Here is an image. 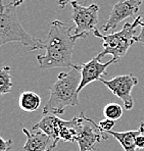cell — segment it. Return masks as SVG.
<instances>
[{"label":"cell","instance_id":"7c38bea8","mask_svg":"<svg viewBox=\"0 0 144 151\" xmlns=\"http://www.w3.org/2000/svg\"><path fill=\"white\" fill-rule=\"evenodd\" d=\"M106 134L112 136L117 141L121 144L124 151H136V138L140 134H143L140 130H130L125 132H117V131H110Z\"/></svg>","mask_w":144,"mask_h":151},{"label":"cell","instance_id":"e0dca14e","mask_svg":"<svg viewBox=\"0 0 144 151\" xmlns=\"http://www.w3.org/2000/svg\"><path fill=\"white\" fill-rule=\"evenodd\" d=\"M12 149V140L0 138V151H10Z\"/></svg>","mask_w":144,"mask_h":151},{"label":"cell","instance_id":"4fadbf2b","mask_svg":"<svg viewBox=\"0 0 144 151\" xmlns=\"http://www.w3.org/2000/svg\"><path fill=\"white\" fill-rule=\"evenodd\" d=\"M41 104V97L33 91H24L19 95V105L24 111H36Z\"/></svg>","mask_w":144,"mask_h":151},{"label":"cell","instance_id":"d6986e66","mask_svg":"<svg viewBox=\"0 0 144 151\" xmlns=\"http://www.w3.org/2000/svg\"><path fill=\"white\" fill-rule=\"evenodd\" d=\"M136 147L139 148V149L144 148V134H140L136 138Z\"/></svg>","mask_w":144,"mask_h":151},{"label":"cell","instance_id":"9c48e42d","mask_svg":"<svg viewBox=\"0 0 144 151\" xmlns=\"http://www.w3.org/2000/svg\"><path fill=\"white\" fill-rule=\"evenodd\" d=\"M116 60L112 58L109 61L105 63H100V59L98 56H95L91 60H89L86 63L82 64H76L77 68L81 72V83H80L78 92L80 93L87 85L95 81H100L102 79V76L106 75V68L110 65V64L114 63Z\"/></svg>","mask_w":144,"mask_h":151},{"label":"cell","instance_id":"277c9868","mask_svg":"<svg viewBox=\"0 0 144 151\" xmlns=\"http://www.w3.org/2000/svg\"><path fill=\"white\" fill-rule=\"evenodd\" d=\"M139 26H142L141 17H137L132 24L126 23L121 31L114 34L102 35L97 29L93 31L94 36L100 38L103 41V49L97 55L98 58L101 59L105 55H112V58L118 63L122 57L127 54L130 47L135 43V33Z\"/></svg>","mask_w":144,"mask_h":151},{"label":"cell","instance_id":"3957f363","mask_svg":"<svg viewBox=\"0 0 144 151\" xmlns=\"http://www.w3.org/2000/svg\"><path fill=\"white\" fill-rule=\"evenodd\" d=\"M40 39L31 36L21 25L17 14V7L12 2L8 4L1 0V13H0V45L10 42H19L22 45L29 47L30 50L39 43Z\"/></svg>","mask_w":144,"mask_h":151},{"label":"cell","instance_id":"ffe728a7","mask_svg":"<svg viewBox=\"0 0 144 151\" xmlns=\"http://www.w3.org/2000/svg\"><path fill=\"white\" fill-rule=\"evenodd\" d=\"M72 1H74V0H57V4L60 8H65L68 5V3H71ZM85 1H88V0H85Z\"/></svg>","mask_w":144,"mask_h":151},{"label":"cell","instance_id":"30bf717a","mask_svg":"<svg viewBox=\"0 0 144 151\" xmlns=\"http://www.w3.org/2000/svg\"><path fill=\"white\" fill-rule=\"evenodd\" d=\"M23 132L27 137L24 151H52L57 145V141L40 130H32L30 132L23 127Z\"/></svg>","mask_w":144,"mask_h":151},{"label":"cell","instance_id":"5b68a950","mask_svg":"<svg viewBox=\"0 0 144 151\" xmlns=\"http://www.w3.org/2000/svg\"><path fill=\"white\" fill-rule=\"evenodd\" d=\"M72 21L75 23L74 35L78 39H85L90 31L96 30L98 24L99 6L93 3L89 6H82L76 0L71 2Z\"/></svg>","mask_w":144,"mask_h":151},{"label":"cell","instance_id":"44dd1931","mask_svg":"<svg viewBox=\"0 0 144 151\" xmlns=\"http://www.w3.org/2000/svg\"><path fill=\"white\" fill-rule=\"evenodd\" d=\"M24 1H25V0H12V4L15 6V7H17V6H19L21 4H23Z\"/></svg>","mask_w":144,"mask_h":151},{"label":"cell","instance_id":"2e32d148","mask_svg":"<svg viewBox=\"0 0 144 151\" xmlns=\"http://www.w3.org/2000/svg\"><path fill=\"white\" fill-rule=\"evenodd\" d=\"M98 126L103 132L107 133V132L112 131L114 127L116 126V121H112V119H104L103 121L99 122Z\"/></svg>","mask_w":144,"mask_h":151},{"label":"cell","instance_id":"5bb4252c","mask_svg":"<svg viewBox=\"0 0 144 151\" xmlns=\"http://www.w3.org/2000/svg\"><path fill=\"white\" fill-rule=\"evenodd\" d=\"M9 66H3L0 70V93L1 94H7L12 91V81L10 76Z\"/></svg>","mask_w":144,"mask_h":151},{"label":"cell","instance_id":"ba28073f","mask_svg":"<svg viewBox=\"0 0 144 151\" xmlns=\"http://www.w3.org/2000/svg\"><path fill=\"white\" fill-rule=\"evenodd\" d=\"M143 0H119L108 15L107 22L102 26L101 30L108 33L114 30L121 22L128 17H135L140 10Z\"/></svg>","mask_w":144,"mask_h":151},{"label":"cell","instance_id":"9a60e30c","mask_svg":"<svg viewBox=\"0 0 144 151\" xmlns=\"http://www.w3.org/2000/svg\"><path fill=\"white\" fill-rule=\"evenodd\" d=\"M103 115H104L105 119L118 121L123 115V107L119 103H116V102L108 103L103 108Z\"/></svg>","mask_w":144,"mask_h":151},{"label":"cell","instance_id":"ac0fdd59","mask_svg":"<svg viewBox=\"0 0 144 151\" xmlns=\"http://www.w3.org/2000/svg\"><path fill=\"white\" fill-rule=\"evenodd\" d=\"M141 21H142V26H141V31L137 36H135L134 41L137 43H140L144 46V13L141 15Z\"/></svg>","mask_w":144,"mask_h":151},{"label":"cell","instance_id":"8992f818","mask_svg":"<svg viewBox=\"0 0 144 151\" xmlns=\"http://www.w3.org/2000/svg\"><path fill=\"white\" fill-rule=\"evenodd\" d=\"M80 119L77 126L78 135L76 142L79 145V151H91L101 143V141L108 139V134H104L99 126L93 119L85 116V113H80Z\"/></svg>","mask_w":144,"mask_h":151},{"label":"cell","instance_id":"7402d4cb","mask_svg":"<svg viewBox=\"0 0 144 151\" xmlns=\"http://www.w3.org/2000/svg\"><path fill=\"white\" fill-rule=\"evenodd\" d=\"M139 130L141 131V132L144 134V121L143 122H141V124H140V126H139Z\"/></svg>","mask_w":144,"mask_h":151},{"label":"cell","instance_id":"6da1fadb","mask_svg":"<svg viewBox=\"0 0 144 151\" xmlns=\"http://www.w3.org/2000/svg\"><path fill=\"white\" fill-rule=\"evenodd\" d=\"M73 31L74 27H68L57 19L50 24L47 38L40 40L34 48V50L45 49V54L37 56L41 70L74 68L75 64L72 61V56L76 41L79 39L73 34Z\"/></svg>","mask_w":144,"mask_h":151},{"label":"cell","instance_id":"7a4b0ae2","mask_svg":"<svg viewBox=\"0 0 144 151\" xmlns=\"http://www.w3.org/2000/svg\"><path fill=\"white\" fill-rule=\"evenodd\" d=\"M81 72L76 64L68 72H61L49 88V98L43 107V114H63L68 106L78 105Z\"/></svg>","mask_w":144,"mask_h":151},{"label":"cell","instance_id":"8fae6325","mask_svg":"<svg viewBox=\"0 0 144 151\" xmlns=\"http://www.w3.org/2000/svg\"><path fill=\"white\" fill-rule=\"evenodd\" d=\"M66 121L57 117L54 114H46L41 119L33 126L32 130H40L44 132L46 135L51 137L55 141H59V133L63 126L66 125Z\"/></svg>","mask_w":144,"mask_h":151},{"label":"cell","instance_id":"52a82bcc","mask_svg":"<svg viewBox=\"0 0 144 151\" xmlns=\"http://www.w3.org/2000/svg\"><path fill=\"white\" fill-rule=\"evenodd\" d=\"M100 82L112 92V94L119 97L124 103V107L131 110L134 107V99L132 97V90L138 84V79L134 75L117 76L112 80L100 79Z\"/></svg>","mask_w":144,"mask_h":151}]
</instances>
